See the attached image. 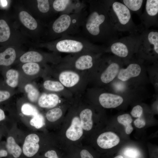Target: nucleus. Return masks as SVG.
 Returning a JSON list of instances; mask_svg holds the SVG:
<instances>
[{
	"mask_svg": "<svg viewBox=\"0 0 158 158\" xmlns=\"http://www.w3.org/2000/svg\"><path fill=\"white\" fill-rule=\"evenodd\" d=\"M124 154L126 156L132 158H135L138 156L139 152L135 149L132 148H126L124 151Z\"/></svg>",
	"mask_w": 158,
	"mask_h": 158,
	"instance_id": "f704fd0d",
	"label": "nucleus"
},
{
	"mask_svg": "<svg viewBox=\"0 0 158 158\" xmlns=\"http://www.w3.org/2000/svg\"><path fill=\"white\" fill-rule=\"evenodd\" d=\"M37 7L40 12L42 13H48L50 10V6L48 0H37Z\"/></svg>",
	"mask_w": 158,
	"mask_h": 158,
	"instance_id": "473e14b6",
	"label": "nucleus"
},
{
	"mask_svg": "<svg viewBox=\"0 0 158 158\" xmlns=\"http://www.w3.org/2000/svg\"><path fill=\"white\" fill-rule=\"evenodd\" d=\"M92 111L89 109L83 110L80 114V117L82 127L85 130H90L92 128Z\"/></svg>",
	"mask_w": 158,
	"mask_h": 158,
	"instance_id": "6ab92c4d",
	"label": "nucleus"
},
{
	"mask_svg": "<svg viewBox=\"0 0 158 158\" xmlns=\"http://www.w3.org/2000/svg\"><path fill=\"white\" fill-rule=\"evenodd\" d=\"M119 137L115 133L111 132H107L100 135L97 140V143L101 148L104 149L111 148L119 142Z\"/></svg>",
	"mask_w": 158,
	"mask_h": 158,
	"instance_id": "f8f14e48",
	"label": "nucleus"
},
{
	"mask_svg": "<svg viewBox=\"0 0 158 158\" xmlns=\"http://www.w3.org/2000/svg\"><path fill=\"white\" fill-rule=\"evenodd\" d=\"M114 158H123V157L121 155H119L115 157Z\"/></svg>",
	"mask_w": 158,
	"mask_h": 158,
	"instance_id": "37998d69",
	"label": "nucleus"
},
{
	"mask_svg": "<svg viewBox=\"0 0 158 158\" xmlns=\"http://www.w3.org/2000/svg\"><path fill=\"white\" fill-rule=\"evenodd\" d=\"M6 147L9 153L12 154L15 158L19 157L21 154V148L12 137H9L7 138Z\"/></svg>",
	"mask_w": 158,
	"mask_h": 158,
	"instance_id": "4be33fe9",
	"label": "nucleus"
},
{
	"mask_svg": "<svg viewBox=\"0 0 158 158\" xmlns=\"http://www.w3.org/2000/svg\"><path fill=\"white\" fill-rule=\"evenodd\" d=\"M130 11L133 12L140 16L141 10L145 0H121Z\"/></svg>",
	"mask_w": 158,
	"mask_h": 158,
	"instance_id": "412c9836",
	"label": "nucleus"
},
{
	"mask_svg": "<svg viewBox=\"0 0 158 158\" xmlns=\"http://www.w3.org/2000/svg\"><path fill=\"white\" fill-rule=\"evenodd\" d=\"M59 80L63 86L67 87H73L79 82L80 77L79 75L74 72L71 71H65L59 74Z\"/></svg>",
	"mask_w": 158,
	"mask_h": 158,
	"instance_id": "dca6fc26",
	"label": "nucleus"
},
{
	"mask_svg": "<svg viewBox=\"0 0 158 158\" xmlns=\"http://www.w3.org/2000/svg\"><path fill=\"white\" fill-rule=\"evenodd\" d=\"M58 51L65 53L80 54L89 51L103 52L105 46L92 43L77 36H65L60 37L55 43Z\"/></svg>",
	"mask_w": 158,
	"mask_h": 158,
	"instance_id": "20e7f679",
	"label": "nucleus"
},
{
	"mask_svg": "<svg viewBox=\"0 0 158 158\" xmlns=\"http://www.w3.org/2000/svg\"><path fill=\"white\" fill-rule=\"evenodd\" d=\"M143 112L142 107L140 105H137L133 108L130 114L133 117L138 118L141 117Z\"/></svg>",
	"mask_w": 158,
	"mask_h": 158,
	"instance_id": "72a5a7b5",
	"label": "nucleus"
},
{
	"mask_svg": "<svg viewBox=\"0 0 158 158\" xmlns=\"http://www.w3.org/2000/svg\"><path fill=\"white\" fill-rule=\"evenodd\" d=\"M134 123L136 127L139 128L144 127L146 124L145 120L140 117L135 120L134 121Z\"/></svg>",
	"mask_w": 158,
	"mask_h": 158,
	"instance_id": "e433bc0d",
	"label": "nucleus"
},
{
	"mask_svg": "<svg viewBox=\"0 0 158 158\" xmlns=\"http://www.w3.org/2000/svg\"><path fill=\"white\" fill-rule=\"evenodd\" d=\"M53 8L56 12L70 14L80 11L86 6L83 2L78 0H55L52 3Z\"/></svg>",
	"mask_w": 158,
	"mask_h": 158,
	"instance_id": "6e6552de",
	"label": "nucleus"
},
{
	"mask_svg": "<svg viewBox=\"0 0 158 158\" xmlns=\"http://www.w3.org/2000/svg\"><path fill=\"white\" fill-rule=\"evenodd\" d=\"M121 59L118 57L109 64L101 75L100 80L102 83L106 84L110 83L118 75L121 69Z\"/></svg>",
	"mask_w": 158,
	"mask_h": 158,
	"instance_id": "9d476101",
	"label": "nucleus"
},
{
	"mask_svg": "<svg viewBox=\"0 0 158 158\" xmlns=\"http://www.w3.org/2000/svg\"><path fill=\"white\" fill-rule=\"evenodd\" d=\"M86 1L88 4L87 14L77 36L93 44L107 47L118 39V32L111 23L107 0Z\"/></svg>",
	"mask_w": 158,
	"mask_h": 158,
	"instance_id": "f257e3e1",
	"label": "nucleus"
},
{
	"mask_svg": "<svg viewBox=\"0 0 158 158\" xmlns=\"http://www.w3.org/2000/svg\"><path fill=\"white\" fill-rule=\"evenodd\" d=\"M107 3L111 23L118 32H126L130 34L138 30L139 26L134 23L130 11L125 5L115 0H107Z\"/></svg>",
	"mask_w": 158,
	"mask_h": 158,
	"instance_id": "f03ea898",
	"label": "nucleus"
},
{
	"mask_svg": "<svg viewBox=\"0 0 158 158\" xmlns=\"http://www.w3.org/2000/svg\"><path fill=\"white\" fill-rule=\"evenodd\" d=\"M10 35V31L9 26L4 20H0V42L7 41Z\"/></svg>",
	"mask_w": 158,
	"mask_h": 158,
	"instance_id": "bb28decb",
	"label": "nucleus"
},
{
	"mask_svg": "<svg viewBox=\"0 0 158 158\" xmlns=\"http://www.w3.org/2000/svg\"><path fill=\"white\" fill-rule=\"evenodd\" d=\"M10 96L11 94L8 91L0 90V102L7 100Z\"/></svg>",
	"mask_w": 158,
	"mask_h": 158,
	"instance_id": "c9c22d12",
	"label": "nucleus"
},
{
	"mask_svg": "<svg viewBox=\"0 0 158 158\" xmlns=\"http://www.w3.org/2000/svg\"><path fill=\"white\" fill-rule=\"evenodd\" d=\"M81 158H94L92 154L87 150H83L80 152Z\"/></svg>",
	"mask_w": 158,
	"mask_h": 158,
	"instance_id": "4c0bfd02",
	"label": "nucleus"
},
{
	"mask_svg": "<svg viewBox=\"0 0 158 158\" xmlns=\"http://www.w3.org/2000/svg\"><path fill=\"white\" fill-rule=\"evenodd\" d=\"M7 155V152L5 150H0V157H5Z\"/></svg>",
	"mask_w": 158,
	"mask_h": 158,
	"instance_id": "a19ab883",
	"label": "nucleus"
},
{
	"mask_svg": "<svg viewBox=\"0 0 158 158\" xmlns=\"http://www.w3.org/2000/svg\"><path fill=\"white\" fill-rule=\"evenodd\" d=\"M87 14L85 7L75 13L60 15L52 25L53 32L60 38L78 35Z\"/></svg>",
	"mask_w": 158,
	"mask_h": 158,
	"instance_id": "7ed1b4c3",
	"label": "nucleus"
},
{
	"mask_svg": "<svg viewBox=\"0 0 158 158\" xmlns=\"http://www.w3.org/2000/svg\"><path fill=\"white\" fill-rule=\"evenodd\" d=\"M22 68L24 72L29 75L36 74L40 70V67L39 64L33 62L26 63L23 65Z\"/></svg>",
	"mask_w": 158,
	"mask_h": 158,
	"instance_id": "cd10ccee",
	"label": "nucleus"
},
{
	"mask_svg": "<svg viewBox=\"0 0 158 158\" xmlns=\"http://www.w3.org/2000/svg\"><path fill=\"white\" fill-rule=\"evenodd\" d=\"M141 71V66L139 63H131L126 68L120 69L118 78L122 81H126L130 78L139 75Z\"/></svg>",
	"mask_w": 158,
	"mask_h": 158,
	"instance_id": "4468645a",
	"label": "nucleus"
},
{
	"mask_svg": "<svg viewBox=\"0 0 158 158\" xmlns=\"http://www.w3.org/2000/svg\"><path fill=\"white\" fill-rule=\"evenodd\" d=\"M100 104L103 107L109 109L116 108L121 105L123 99L121 96L109 93L101 94L99 98Z\"/></svg>",
	"mask_w": 158,
	"mask_h": 158,
	"instance_id": "ddd939ff",
	"label": "nucleus"
},
{
	"mask_svg": "<svg viewBox=\"0 0 158 158\" xmlns=\"http://www.w3.org/2000/svg\"><path fill=\"white\" fill-rule=\"evenodd\" d=\"M83 128L80 119L77 116L72 119L71 123L66 132V136L69 139L73 141L78 140L83 134Z\"/></svg>",
	"mask_w": 158,
	"mask_h": 158,
	"instance_id": "2eb2a0df",
	"label": "nucleus"
},
{
	"mask_svg": "<svg viewBox=\"0 0 158 158\" xmlns=\"http://www.w3.org/2000/svg\"><path fill=\"white\" fill-rule=\"evenodd\" d=\"M45 156L48 158H58L56 152L53 150L47 152L45 154Z\"/></svg>",
	"mask_w": 158,
	"mask_h": 158,
	"instance_id": "58836bf2",
	"label": "nucleus"
},
{
	"mask_svg": "<svg viewBox=\"0 0 158 158\" xmlns=\"http://www.w3.org/2000/svg\"><path fill=\"white\" fill-rule=\"evenodd\" d=\"M5 118V115L4 111L0 108V121L4 120Z\"/></svg>",
	"mask_w": 158,
	"mask_h": 158,
	"instance_id": "ea45409f",
	"label": "nucleus"
},
{
	"mask_svg": "<svg viewBox=\"0 0 158 158\" xmlns=\"http://www.w3.org/2000/svg\"><path fill=\"white\" fill-rule=\"evenodd\" d=\"M16 54L15 49L11 47L7 48L0 53V66H7L12 64L15 60Z\"/></svg>",
	"mask_w": 158,
	"mask_h": 158,
	"instance_id": "a211bd4d",
	"label": "nucleus"
},
{
	"mask_svg": "<svg viewBox=\"0 0 158 158\" xmlns=\"http://www.w3.org/2000/svg\"><path fill=\"white\" fill-rule=\"evenodd\" d=\"M40 139L35 134L29 135L26 137L23 147V152L26 156H33L37 152L39 148L38 143Z\"/></svg>",
	"mask_w": 158,
	"mask_h": 158,
	"instance_id": "9b49d317",
	"label": "nucleus"
},
{
	"mask_svg": "<svg viewBox=\"0 0 158 158\" xmlns=\"http://www.w3.org/2000/svg\"><path fill=\"white\" fill-rule=\"evenodd\" d=\"M1 3L3 6H5L7 5V2L6 0H1Z\"/></svg>",
	"mask_w": 158,
	"mask_h": 158,
	"instance_id": "79ce46f5",
	"label": "nucleus"
},
{
	"mask_svg": "<svg viewBox=\"0 0 158 158\" xmlns=\"http://www.w3.org/2000/svg\"><path fill=\"white\" fill-rule=\"evenodd\" d=\"M139 30V28L136 32L114 41L105 47V51L111 52L122 59L130 58L138 50L140 43Z\"/></svg>",
	"mask_w": 158,
	"mask_h": 158,
	"instance_id": "39448f33",
	"label": "nucleus"
},
{
	"mask_svg": "<svg viewBox=\"0 0 158 158\" xmlns=\"http://www.w3.org/2000/svg\"><path fill=\"white\" fill-rule=\"evenodd\" d=\"M44 87L46 90L54 92H59L64 89V86L59 81L47 80L43 83Z\"/></svg>",
	"mask_w": 158,
	"mask_h": 158,
	"instance_id": "a878e982",
	"label": "nucleus"
},
{
	"mask_svg": "<svg viewBox=\"0 0 158 158\" xmlns=\"http://www.w3.org/2000/svg\"><path fill=\"white\" fill-rule=\"evenodd\" d=\"M43 59L42 55L36 51H31L26 52L20 58V61L24 63L37 62L42 61Z\"/></svg>",
	"mask_w": 158,
	"mask_h": 158,
	"instance_id": "5701e85b",
	"label": "nucleus"
},
{
	"mask_svg": "<svg viewBox=\"0 0 158 158\" xmlns=\"http://www.w3.org/2000/svg\"><path fill=\"white\" fill-rule=\"evenodd\" d=\"M21 111L23 114L28 116H34L38 113L35 107L28 103L24 104L22 106Z\"/></svg>",
	"mask_w": 158,
	"mask_h": 158,
	"instance_id": "2f4dec72",
	"label": "nucleus"
},
{
	"mask_svg": "<svg viewBox=\"0 0 158 158\" xmlns=\"http://www.w3.org/2000/svg\"><path fill=\"white\" fill-rule=\"evenodd\" d=\"M96 52H100L89 51L79 54V55L73 59V65L75 68L79 70H84L92 68L97 60V55Z\"/></svg>",
	"mask_w": 158,
	"mask_h": 158,
	"instance_id": "1a4fd4ad",
	"label": "nucleus"
},
{
	"mask_svg": "<svg viewBox=\"0 0 158 158\" xmlns=\"http://www.w3.org/2000/svg\"><path fill=\"white\" fill-rule=\"evenodd\" d=\"M6 83L9 86L15 87L18 84L19 73L16 70L11 69L6 73Z\"/></svg>",
	"mask_w": 158,
	"mask_h": 158,
	"instance_id": "b1692460",
	"label": "nucleus"
},
{
	"mask_svg": "<svg viewBox=\"0 0 158 158\" xmlns=\"http://www.w3.org/2000/svg\"><path fill=\"white\" fill-rule=\"evenodd\" d=\"M140 43L137 53L141 56L157 57L158 54V31L146 29L139 25Z\"/></svg>",
	"mask_w": 158,
	"mask_h": 158,
	"instance_id": "423d86ee",
	"label": "nucleus"
},
{
	"mask_svg": "<svg viewBox=\"0 0 158 158\" xmlns=\"http://www.w3.org/2000/svg\"><path fill=\"white\" fill-rule=\"evenodd\" d=\"M158 16V0H146L144 11L140 16L141 25L146 29L152 26H157Z\"/></svg>",
	"mask_w": 158,
	"mask_h": 158,
	"instance_id": "0eeeda50",
	"label": "nucleus"
},
{
	"mask_svg": "<svg viewBox=\"0 0 158 158\" xmlns=\"http://www.w3.org/2000/svg\"><path fill=\"white\" fill-rule=\"evenodd\" d=\"M117 120L119 123L123 125L125 128V132L127 134H130L133 130L131 125L133 119L128 114H125L118 116Z\"/></svg>",
	"mask_w": 158,
	"mask_h": 158,
	"instance_id": "393cba45",
	"label": "nucleus"
},
{
	"mask_svg": "<svg viewBox=\"0 0 158 158\" xmlns=\"http://www.w3.org/2000/svg\"><path fill=\"white\" fill-rule=\"evenodd\" d=\"M59 102V96L55 94H44L39 99L38 104L41 107L51 108L56 106Z\"/></svg>",
	"mask_w": 158,
	"mask_h": 158,
	"instance_id": "f3484780",
	"label": "nucleus"
},
{
	"mask_svg": "<svg viewBox=\"0 0 158 158\" xmlns=\"http://www.w3.org/2000/svg\"><path fill=\"white\" fill-rule=\"evenodd\" d=\"M30 123L31 126L37 129L42 128L45 124L44 117L39 113L33 116Z\"/></svg>",
	"mask_w": 158,
	"mask_h": 158,
	"instance_id": "7c9ffc66",
	"label": "nucleus"
},
{
	"mask_svg": "<svg viewBox=\"0 0 158 158\" xmlns=\"http://www.w3.org/2000/svg\"><path fill=\"white\" fill-rule=\"evenodd\" d=\"M62 114V110L59 108H56L49 110L47 113V119L50 122H54L59 119Z\"/></svg>",
	"mask_w": 158,
	"mask_h": 158,
	"instance_id": "c756f323",
	"label": "nucleus"
},
{
	"mask_svg": "<svg viewBox=\"0 0 158 158\" xmlns=\"http://www.w3.org/2000/svg\"><path fill=\"white\" fill-rule=\"evenodd\" d=\"M20 21L28 29L34 30L37 26L36 20L28 13L25 11H21L19 14Z\"/></svg>",
	"mask_w": 158,
	"mask_h": 158,
	"instance_id": "aec40b11",
	"label": "nucleus"
},
{
	"mask_svg": "<svg viewBox=\"0 0 158 158\" xmlns=\"http://www.w3.org/2000/svg\"><path fill=\"white\" fill-rule=\"evenodd\" d=\"M25 90L27 93L28 97L29 100L32 102H35L37 99L39 92L38 90L32 85L27 84L25 87Z\"/></svg>",
	"mask_w": 158,
	"mask_h": 158,
	"instance_id": "c85d7f7f",
	"label": "nucleus"
}]
</instances>
